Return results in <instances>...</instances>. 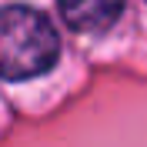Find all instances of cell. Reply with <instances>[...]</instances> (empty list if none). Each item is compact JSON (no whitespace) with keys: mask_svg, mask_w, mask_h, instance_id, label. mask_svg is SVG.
I'll return each instance as SVG.
<instances>
[{"mask_svg":"<svg viewBox=\"0 0 147 147\" xmlns=\"http://www.w3.org/2000/svg\"><path fill=\"white\" fill-rule=\"evenodd\" d=\"M60 37L34 7H0V74L7 80H30L57 64Z\"/></svg>","mask_w":147,"mask_h":147,"instance_id":"6da1fadb","label":"cell"},{"mask_svg":"<svg viewBox=\"0 0 147 147\" xmlns=\"http://www.w3.org/2000/svg\"><path fill=\"white\" fill-rule=\"evenodd\" d=\"M60 17L77 34H100L124 10V0H57Z\"/></svg>","mask_w":147,"mask_h":147,"instance_id":"7a4b0ae2","label":"cell"}]
</instances>
